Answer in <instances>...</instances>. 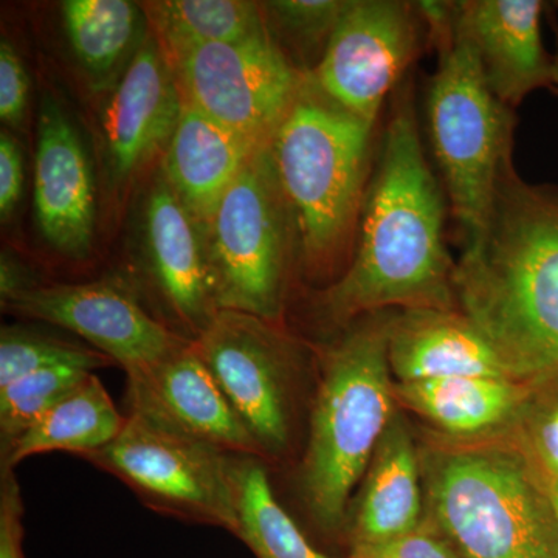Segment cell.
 <instances>
[{"label": "cell", "instance_id": "cell-1", "mask_svg": "<svg viewBox=\"0 0 558 558\" xmlns=\"http://www.w3.org/2000/svg\"><path fill=\"white\" fill-rule=\"evenodd\" d=\"M447 196L429 168L413 84L396 89L347 271L326 290L323 310L347 325L388 307L454 311L457 263L447 250Z\"/></svg>", "mask_w": 558, "mask_h": 558}, {"label": "cell", "instance_id": "cell-2", "mask_svg": "<svg viewBox=\"0 0 558 558\" xmlns=\"http://www.w3.org/2000/svg\"><path fill=\"white\" fill-rule=\"evenodd\" d=\"M457 307L517 384L558 380V186L531 185L510 165L486 227L462 248Z\"/></svg>", "mask_w": 558, "mask_h": 558}, {"label": "cell", "instance_id": "cell-3", "mask_svg": "<svg viewBox=\"0 0 558 558\" xmlns=\"http://www.w3.org/2000/svg\"><path fill=\"white\" fill-rule=\"evenodd\" d=\"M438 65L427 94L428 134L462 248L473 244L513 163L515 110L488 87L472 44L454 27L453 2H417Z\"/></svg>", "mask_w": 558, "mask_h": 558}, {"label": "cell", "instance_id": "cell-4", "mask_svg": "<svg viewBox=\"0 0 558 558\" xmlns=\"http://www.w3.org/2000/svg\"><path fill=\"white\" fill-rule=\"evenodd\" d=\"M374 126L307 75L270 142L307 271L326 274L351 245L369 183Z\"/></svg>", "mask_w": 558, "mask_h": 558}, {"label": "cell", "instance_id": "cell-5", "mask_svg": "<svg viewBox=\"0 0 558 558\" xmlns=\"http://www.w3.org/2000/svg\"><path fill=\"white\" fill-rule=\"evenodd\" d=\"M392 317L359 323L325 354L301 468L304 501L315 523L339 529L389 422L395 388L388 362Z\"/></svg>", "mask_w": 558, "mask_h": 558}, {"label": "cell", "instance_id": "cell-6", "mask_svg": "<svg viewBox=\"0 0 558 558\" xmlns=\"http://www.w3.org/2000/svg\"><path fill=\"white\" fill-rule=\"evenodd\" d=\"M429 508L461 558H558L548 492L526 462L501 449L433 453L425 468Z\"/></svg>", "mask_w": 558, "mask_h": 558}, {"label": "cell", "instance_id": "cell-7", "mask_svg": "<svg viewBox=\"0 0 558 558\" xmlns=\"http://www.w3.org/2000/svg\"><path fill=\"white\" fill-rule=\"evenodd\" d=\"M204 236L218 310L279 325L299 236L270 145L250 157Z\"/></svg>", "mask_w": 558, "mask_h": 558}, {"label": "cell", "instance_id": "cell-8", "mask_svg": "<svg viewBox=\"0 0 558 558\" xmlns=\"http://www.w3.org/2000/svg\"><path fill=\"white\" fill-rule=\"evenodd\" d=\"M167 60L182 100L255 148L270 145L310 75L269 27L236 43L191 47Z\"/></svg>", "mask_w": 558, "mask_h": 558}, {"label": "cell", "instance_id": "cell-9", "mask_svg": "<svg viewBox=\"0 0 558 558\" xmlns=\"http://www.w3.org/2000/svg\"><path fill=\"white\" fill-rule=\"evenodd\" d=\"M112 442L87 461L128 484L146 505L236 534L234 454L130 413Z\"/></svg>", "mask_w": 558, "mask_h": 558}, {"label": "cell", "instance_id": "cell-10", "mask_svg": "<svg viewBox=\"0 0 558 558\" xmlns=\"http://www.w3.org/2000/svg\"><path fill=\"white\" fill-rule=\"evenodd\" d=\"M424 44L428 31L417 2L349 0L311 75L341 108L376 126Z\"/></svg>", "mask_w": 558, "mask_h": 558}, {"label": "cell", "instance_id": "cell-11", "mask_svg": "<svg viewBox=\"0 0 558 558\" xmlns=\"http://www.w3.org/2000/svg\"><path fill=\"white\" fill-rule=\"evenodd\" d=\"M278 326L245 312L219 311L193 339L263 457H279L290 440L292 343Z\"/></svg>", "mask_w": 558, "mask_h": 558}, {"label": "cell", "instance_id": "cell-12", "mask_svg": "<svg viewBox=\"0 0 558 558\" xmlns=\"http://www.w3.org/2000/svg\"><path fill=\"white\" fill-rule=\"evenodd\" d=\"M2 303L16 314L76 333L126 374L148 368L191 340L168 329L113 281L33 286Z\"/></svg>", "mask_w": 558, "mask_h": 558}, {"label": "cell", "instance_id": "cell-13", "mask_svg": "<svg viewBox=\"0 0 558 558\" xmlns=\"http://www.w3.org/2000/svg\"><path fill=\"white\" fill-rule=\"evenodd\" d=\"M130 413L234 457L263 458L193 340L148 368L128 374Z\"/></svg>", "mask_w": 558, "mask_h": 558}, {"label": "cell", "instance_id": "cell-14", "mask_svg": "<svg viewBox=\"0 0 558 558\" xmlns=\"http://www.w3.org/2000/svg\"><path fill=\"white\" fill-rule=\"evenodd\" d=\"M182 112L178 81L159 40L148 35L110 95L102 116L110 182L124 185L170 145Z\"/></svg>", "mask_w": 558, "mask_h": 558}, {"label": "cell", "instance_id": "cell-15", "mask_svg": "<svg viewBox=\"0 0 558 558\" xmlns=\"http://www.w3.org/2000/svg\"><path fill=\"white\" fill-rule=\"evenodd\" d=\"M35 213L51 247L72 259L89 255L95 230L94 179L75 124L57 98L40 101Z\"/></svg>", "mask_w": 558, "mask_h": 558}, {"label": "cell", "instance_id": "cell-16", "mask_svg": "<svg viewBox=\"0 0 558 558\" xmlns=\"http://www.w3.org/2000/svg\"><path fill=\"white\" fill-rule=\"evenodd\" d=\"M546 9L542 0L453 2L454 27L472 44L488 87L510 109L553 83L554 57L542 36Z\"/></svg>", "mask_w": 558, "mask_h": 558}, {"label": "cell", "instance_id": "cell-17", "mask_svg": "<svg viewBox=\"0 0 558 558\" xmlns=\"http://www.w3.org/2000/svg\"><path fill=\"white\" fill-rule=\"evenodd\" d=\"M145 242L154 281L191 340L218 314L204 230L161 174L149 191Z\"/></svg>", "mask_w": 558, "mask_h": 558}, {"label": "cell", "instance_id": "cell-18", "mask_svg": "<svg viewBox=\"0 0 558 558\" xmlns=\"http://www.w3.org/2000/svg\"><path fill=\"white\" fill-rule=\"evenodd\" d=\"M388 362L399 384L508 377L483 333L454 311L409 310L392 317Z\"/></svg>", "mask_w": 558, "mask_h": 558}, {"label": "cell", "instance_id": "cell-19", "mask_svg": "<svg viewBox=\"0 0 558 558\" xmlns=\"http://www.w3.org/2000/svg\"><path fill=\"white\" fill-rule=\"evenodd\" d=\"M258 149L182 100L161 174L205 230L220 201Z\"/></svg>", "mask_w": 558, "mask_h": 558}, {"label": "cell", "instance_id": "cell-20", "mask_svg": "<svg viewBox=\"0 0 558 558\" xmlns=\"http://www.w3.org/2000/svg\"><path fill=\"white\" fill-rule=\"evenodd\" d=\"M422 512L417 454L405 424L389 422L371 459L354 517V545L387 542L417 531Z\"/></svg>", "mask_w": 558, "mask_h": 558}, {"label": "cell", "instance_id": "cell-21", "mask_svg": "<svg viewBox=\"0 0 558 558\" xmlns=\"http://www.w3.org/2000/svg\"><path fill=\"white\" fill-rule=\"evenodd\" d=\"M126 418L121 416L100 379L90 374L14 440L2 453V468L13 469L24 459L50 451L90 457L120 435Z\"/></svg>", "mask_w": 558, "mask_h": 558}, {"label": "cell", "instance_id": "cell-22", "mask_svg": "<svg viewBox=\"0 0 558 558\" xmlns=\"http://www.w3.org/2000/svg\"><path fill=\"white\" fill-rule=\"evenodd\" d=\"M395 392L439 428L469 436L505 424L519 409L524 389L508 377H453L399 384Z\"/></svg>", "mask_w": 558, "mask_h": 558}, {"label": "cell", "instance_id": "cell-23", "mask_svg": "<svg viewBox=\"0 0 558 558\" xmlns=\"http://www.w3.org/2000/svg\"><path fill=\"white\" fill-rule=\"evenodd\" d=\"M165 57L207 44L236 43L267 25L258 3L242 0H163L143 3Z\"/></svg>", "mask_w": 558, "mask_h": 558}, {"label": "cell", "instance_id": "cell-24", "mask_svg": "<svg viewBox=\"0 0 558 558\" xmlns=\"http://www.w3.org/2000/svg\"><path fill=\"white\" fill-rule=\"evenodd\" d=\"M240 537L258 558H329L307 542L279 505L266 469L255 457H236L233 469Z\"/></svg>", "mask_w": 558, "mask_h": 558}, {"label": "cell", "instance_id": "cell-25", "mask_svg": "<svg viewBox=\"0 0 558 558\" xmlns=\"http://www.w3.org/2000/svg\"><path fill=\"white\" fill-rule=\"evenodd\" d=\"M143 9L128 0H68L62 20L70 46L90 78L105 83L142 44Z\"/></svg>", "mask_w": 558, "mask_h": 558}, {"label": "cell", "instance_id": "cell-26", "mask_svg": "<svg viewBox=\"0 0 558 558\" xmlns=\"http://www.w3.org/2000/svg\"><path fill=\"white\" fill-rule=\"evenodd\" d=\"M90 374L94 373L76 366H54L36 371L0 388L2 453Z\"/></svg>", "mask_w": 558, "mask_h": 558}, {"label": "cell", "instance_id": "cell-27", "mask_svg": "<svg viewBox=\"0 0 558 558\" xmlns=\"http://www.w3.org/2000/svg\"><path fill=\"white\" fill-rule=\"evenodd\" d=\"M116 363L97 349L70 343L22 328H3L0 333V388L11 381L54 366L92 371Z\"/></svg>", "mask_w": 558, "mask_h": 558}, {"label": "cell", "instance_id": "cell-28", "mask_svg": "<svg viewBox=\"0 0 558 558\" xmlns=\"http://www.w3.org/2000/svg\"><path fill=\"white\" fill-rule=\"evenodd\" d=\"M349 0H278L267 2L271 20L301 53L325 51Z\"/></svg>", "mask_w": 558, "mask_h": 558}, {"label": "cell", "instance_id": "cell-29", "mask_svg": "<svg viewBox=\"0 0 558 558\" xmlns=\"http://www.w3.org/2000/svg\"><path fill=\"white\" fill-rule=\"evenodd\" d=\"M28 101V76L17 51L9 40L0 46V119L17 126L25 117Z\"/></svg>", "mask_w": 558, "mask_h": 558}, {"label": "cell", "instance_id": "cell-30", "mask_svg": "<svg viewBox=\"0 0 558 558\" xmlns=\"http://www.w3.org/2000/svg\"><path fill=\"white\" fill-rule=\"evenodd\" d=\"M349 558H461L449 543L414 531L402 537L371 545H354Z\"/></svg>", "mask_w": 558, "mask_h": 558}, {"label": "cell", "instance_id": "cell-31", "mask_svg": "<svg viewBox=\"0 0 558 558\" xmlns=\"http://www.w3.org/2000/svg\"><path fill=\"white\" fill-rule=\"evenodd\" d=\"M21 487L13 469L2 468L0 481V558H24L22 553Z\"/></svg>", "mask_w": 558, "mask_h": 558}, {"label": "cell", "instance_id": "cell-32", "mask_svg": "<svg viewBox=\"0 0 558 558\" xmlns=\"http://www.w3.org/2000/svg\"><path fill=\"white\" fill-rule=\"evenodd\" d=\"M24 185V165L16 140L10 132L0 134V216L10 219L21 199Z\"/></svg>", "mask_w": 558, "mask_h": 558}, {"label": "cell", "instance_id": "cell-33", "mask_svg": "<svg viewBox=\"0 0 558 558\" xmlns=\"http://www.w3.org/2000/svg\"><path fill=\"white\" fill-rule=\"evenodd\" d=\"M534 447L543 468L558 480V402L535 424Z\"/></svg>", "mask_w": 558, "mask_h": 558}, {"label": "cell", "instance_id": "cell-34", "mask_svg": "<svg viewBox=\"0 0 558 558\" xmlns=\"http://www.w3.org/2000/svg\"><path fill=\"white\" fill-rule=\"evenodd\" d=\"M556 31V44L557 49L556 53L553 54L554 57V65H553V83H550L549 89L554 92V94L558 97V27L554 28Z\"/></svg>", "mask_w": 558, "mask_h": 558}, {"label": "cell", "instance_id": "cell-35", "mask_svg": "<svg viewBox=\"0 0 558 558\" xmlns=\"http://www.w3.org/2000/svg\"><path fill=\"white\" fill-rule=\"evenodd\" d=\"M548 494L550 505H553L554 513H556V519L558 523V480L550 481Z\"/></svg>", "mask_w": 558, "mask_h": 558}]
</instances>
